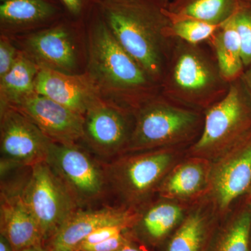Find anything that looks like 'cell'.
I'll use <instances>...</instances> for the list:
<instances>
[{
  "mask_svg": "<svg viewBox=\"0 0 251 251\" xmlns=\"http://www.w3.org/2000/svg\"><path fill=\"white\" fill-rule=\"evenodd\" d=\"M88 20L86 73L102 98L135 113L142 105L161 94L160 86L119 44L98 6Z\"/></svg>",
  "mask_w": 251,
  "mask_h": 251,
  "instance_id": "obj_1",
  "label": "cell"
},
{
  "mask_svg": "<svg viewBox=\"0 0 251 251\" xmlns=\"http://www.w3.org/2000/svg\"><path fill=\"white\" fill-rule=\"evenodd\" d=\"M98 8L119 44L160 86L174 41L166 7L158 0H100Z\"/></svg>",
  "mask_w": 251,
  "mask_h": 251,
  "instance_id": "obj_2",
  "label": "cell"
},
{
  "mask_svg": "<svg viewBox=\"0 0 251 251\" xmlns=\"http://www.w3.org/2000/svg\"><path fill=\"white\" fill-rule=\"evenodd\" d=\"M229 85L206 43L191 44L174 39L160 84L162 95L204 112L224 98Z\"/></svg>",
  "mask_w": 251,
  "mask_h": 251,
  "instance_id": "obj_3",
  "label": "cell"
},
{
  "mask_svg": "<svg viewBox=\"0 0 251 251\" xmlns=\"http://www.w3.org/2000/svg\"><path fill=\"white\" fill-rule=\"evenodd\" d=\"M251 143V92L241 77L230 82L224 98L204 112L201 134L187 153L214 163Z\"/></svg>",
  "mask_w": 251,
  "mask_h": 251,
  "instance_id": "obj_4",
  "label": "cell"
},
{
  "mask_svg": "<svg viewBox=\"0 0 251 251\" xmlns=\"http://www.w3.org/2000/svg\"><path fill=\"white\" fill-rule=\"evenodd\" d=\"M134 115V128L125 153L188 148L199 138L204 125V112L175 103L161 94Z\"/></svg>",
  "mask_w": 251,
  "mask_h": 251,
  "instance_id": "obj_5",
  "label": "cell"
},
{
  "mask_svg": "<svg viewBox=\"0 0 251 251\" xmlns=\"http://www.w3.org/2000/svg\"><path fill=\"white\" fill-rule=\"evenodd\" d=\"M184 148L127 152L104 164L109 188L126 207L137 209L154 192L179 162Z\"/></svg>",
  "mask_w": 251,
  "mask_h": 251,
  "instance_id": "obj_6",
  "label": "cell"
},
{
  "mask_svg": "<svg viewBox=\"0 0 251 251\" xmlns=\"http://www.w3.org/2000/svg\"><path fill=\"white\" fill-rule=\"evenodd\" d=\"M46 162L80 209L103 199L110 189L104 165L77 144L52 142Z\"/></svg>",
  "mask_w": 251,
  "mask_h": 251,
  "instance_id": "obj_7",
  "label": "cell"
},
{
  "mask_svg": "<svg viewBox=\"0 0 251 251\" xmlns=\"http://www.w3.org/2000/svg\"><path fill=\"white\" fill-rule=\"evenodd\" d=\"M22 195L44 242L52 240L63 225L80 208L46 161L30 168Z\"/></svg>",
  "mask_w": 251,
  "mask_h": 251,
  "instance_id": "obj_8",
  "label": "cell"
},
{
  "mask_svg": "<svg viewBox=\"0 0 251 251\" xmlns=\"http://www.w3.org/2000/svg\"><path fill=\"white\" fill-rule=\"evenodd\" d=\"M134 124V112L102 99L84 115L82 140L97 156L112 160L126 152Z\"/></svg>",
  "mask_w": 251,
  "mask_h": 251,
  "instance_id": "obj_9",
  "label": "cell"
},
{
  "mask_svg": "<svg viewBox=\"0 0 251 251\" xmlns=\"http://www.w3.org/2000/svg\"><path fill=\"white\" fill-rule=\"evenodd\" d=\"M1 172L46 161L50 140L27 117L14 108L0 110Z\"/></svg>",
  "mask_w": 251,
  "mask_h": 251,
  "instance_id": "obj_10",
  "label": "cell"
},
{
  "mask_svg": "<svg viewBox=\"0 0 251 251\" xmlns=\"http://www.w3.org/2000/svg\"><path fill=\"white\" fill-rule=\"evenodd\" d=\"M77 22L66 17L25 36L23 50L40 67L75 74L77 54L73 39Z\"/></svg>",
  "mask_w": 251,
  "mask_h": 251,
  "instance_id": "obj_11",
  "label": "cell"
},
{
  "mask_svg": "<svg viewBox=\"0 0 251 251\" xmlns=\"http://www.w3.org/2000/svg\"><path fill=\"white\" fill-rule=\"evenodd\" d=\"M21 112L53 143L77 144L83 136L84 117L34 93L11 107Z\"/></svg>",
  "mask_w": 251,
  "mask_h": 251,
  "instance_id": "obj_12",
  "label": "cell"
},
{
  "mask_svg": "<svg viewBox=\"0 0 251 251\" xmlns=\"http://www.w3.org/2000/svg\"><path fill=\"white\" fill-rule=\"evenodd\" d=\"M36 93L45 96L84 117L86 112L102 99L87 73L67 74L40 67L36 77Z\"/></svg>",
  "mask_w": 251,
  "mask_h": 251,
  "instance_id": "obj_13",
  "label": "cell"
},
{
  "mask_svg": "<svg viewBox=\"0 0 251 251\" xmlns=\"http://www.w3.org/2000/svg\"><path fill=\"white\" fill-rule=\"evenodd\" d=\"M251 186V143L213 163L211 189L219 212L227 211Z\"/></svg>",
  "mask_w": 251,
  "mask_h": 251,
  "instance_id": "obj_14",
  "label": "cell"
},
{
  "mask_svg": "<svg viewBox=\"0 0 251 251\" xmlns=\"http://www.w3.org/2000/svg\"><path fill=\"white\" fill-rule=\"evenodd\" d=\"M137 209L126 207H104L97 209L75 211L63 225L51 240L50 247L75 249L87 236L94 231L118 224L135 226L140 219Z\"/></svg>",
  "mask_w": 251,
  "mask_h": 251,
  "instance_id": "obj_15",
  "label": "cell"
},
{
  "mask_svg": "<svg viewBox=\"0 0 251 251\" xmlns=\"http://www.w3.org/2000/svg\"><path fill=\"white\" fill-rule=\"evenodd\" d=\"M18 191L1 188L0 228L14 251L44 245V238L39 225L31 214L22 195Z\"/></svg>",
  "mask_w": 251,
  "mask_h": 251,
  "instance_id": "obj_16",
  "label": "cell"
},
{
  "mask_svg": "<svg viewBox=\"0 0 251 251\" xmlns=\"http://www.w3.org/2000/svg\"><path fill=\"white\" fill-rule=\"evenodd\" d=\"M64 17L59 0H0L1 32L7 36L43 29Z\"/></svg>",
  "mask_w": 251,
  "mask_h": 251,
  "instance_id": "obj_17",
  "label": "cell"
},
{
  "mask_svg": "<svg viewBox=\"0 0 251 251\" xmlns=\"http://www.w3.org/2000/svg\"><path fill=\"white\" fill-rule=\"evenodd\" d=\"M213 163L189 156L179 162L167 175L157 192L163 199L188 201L210 192Z\"/></svg>",
  "mask_w": 251,
  "mask_h": 251,
  "instance_id": "obj_18",
  "label": "cell"
},
{
  "mask_svg": "<svg viewBox=\"0 0 251 251\" xmlns=\"http://www.w3.org/2000/svg\"><path fill=\"white\" fill-rule=\"evenodd\" d=\"M215 206H198L185 216L166 251H208L216 232Z\"/></svg>",
  "mask_w": 251,
  "mask_h": 251,
  "instance_id": "obj_19",
  "label": "cell"
},
{
  "mask_svg": "<svg viewBox=\"0 0 251 251\" xmlns=\"http://www.w3.org/2000/svg\"><path fill=\"white\" fill-rule=\"evenodd\" d=\"M206 44L212 51L220 72L227 82L230 83L242 77L246 68L240 39L232 17L224 23Z\"/></svg>",
  "mask_w": 251,
  "mask_h": 251,
  "instance_id": "obj_20",
  "label": "cell"
},
{
  "mask_svg": "<svg viewBox=\"0 0 251 251\" xmlns=\"http://www.w3.org/2000/svg\"><path fill=\"white\" fill-rule=\"evenodd\" d=\"M40 67L20 51L14 65L0 79V110L13 107L35 93L36 77Z\"/></svg>",
  "mask_w": 251,
  "mask_h": 251,
  "instance_id": "obj_21",
  "label": "cell"
},
{
  "mask_svg": "<svg viewBox=\"0 0 251 251\" xmlns=\"http://www.w3.org/2000/svg\"><path fill=\"white\" fill-rule=\"evenodd\" d=\"M184 208L174 201L164 199L140 213L138 226L151 244L162 242L182 222L185 217Z\"/></svg>",
  "mask_w": 251,
  "mask_h": 251,
  "instance_id": "obj_22",
  "label": "cell"
},
{
  "mask_svg": "<svg viewBox=\"0 0 251 251\" xmlns=\"http://www.w3.org/2000/svg\"><path fill=\"white\" fill-rule=\"evenodd\" d=\"M248 0H171L166 9L172 14L222 25Z\"/></svg>",
  "mask_w": 251,
  "mask_h": 251,
  "instance_id": "obj_23",
  "label": "cell"
},
{
  "mask_svg": "<svg viewBox=\"0 0 251 251\" xmlns=\"http://www.w3.org/2000/svg\"><path fill=\"white\" fill-rule=\"evenodd\" d=\"M251 209L232 216L213 238L208 251H251Z\"/></svg>",
  "mask_w": 251,
  "mask_h": 251,
  "instance_id": "obj_24",
  "label": "cell"
},
{
  "mask_svg": "<svg viewBox=\"0 0 251 251\" xmlns=\"http://www.w3.org/2000/svg\"><path fill=\"white\" fill-rule=\"evenodd\" d=\"M166 14L171 20L167 29V35L171 39H177L191 44H201L207 42L222 25H214L195 19L183 17L169 12Z\"/></svg>",
  "mask_w": 251,
  "mask_h": 251,
  "instance_id": "obj_25",
  "label": "cell"
},
{
  "mask_svg": "<svg viewBox=\"0 0 251 251\" xmlns=\"http://www.w3.org/2000/svg\"><path fill=\"white\" fill-rule=\"evenodd\" d=\"M240 39L243 62L245 68L251 65V0H248L232 16Z\"/></svg>",
  "mask_w": 251,
  "mask_h": 251,
  "instance_id": "obj_26",
  "label": "cell"
},
{
  "mask_svg": "<svg viewBox=\"0 0 251 251\" xmlns=\"http://www.w3.org/2000/svg\"><path fill=\"white\" fill-rule=\"evenodd\" d=\"M66 17L75 22L88 19L100 0H59Z\"/></svg>",
  "mask_w": 251,
  "mask_h": 251,
  "instance_id": "obj_27",
  "label": "cell"
},
{
  "mask_svg": "<svg viewBox=\"0 0 251 251\" xmlns=\"http://www.w3.org/2000/svg\"><path fill=\"white\" fill-rule=\"evenodd\" d=\"M20 51L10 41L9 36L1 34L0 37V79L9 73L14 65Z\"/></svg>",
  "mask_w": 251,
  "mask_h": 251,
  "instance_id": "obj_28",
  "label": "cell"
},
{
  "mask_svg": "<svg viewBox=\"0 0 251 251\" xmlns=\"http://www.w3.org/2000/svg\"><path fill=\"white\" fill-rule=\"evenodd\" d=\"M134 226L130 224H118L105 226L94 231L90 235L87 236L77 247H85V246L92 245L97 243L103 242L117 234L130 230Z\"/></svg>",
  "mask_w": 251,
  "mask_h": 251,
  "instance_id": "obj_29",
  "label": "cell"
},
{
  "mask_svg": "<svg viewBox=\"0 0 251 251\" xmlns=\"http://www.w3.org/2000/svg\"><path fill=\"white\" fill-rule=\"evenodd\" d=\"M123 232L110 239L85 247H77L75 251H117L132 239L129 232Z\"/></svg>",
  "mask_w": 251,
  "mask_h": 251,
  "instance_id": "obj_30",
  "label": "cell"
},
{
  "mask_svg": "<svg viewBox=\"0 0 251 251\" xmlns=\"http://www.w3.org/2000/svg\"><path fill=\"white\" fill-rule=\"evenodd\" d=\"M117 251H146L144 248L137 244L134 239L132 237L130 241H128L125 245H124L121 249Z\"/></svg>",
  "mask_w": 251,
  "mask_h": 251,
  "instance_id": "obj_31",
  "label": "cell"
},
{
  "mask_svg": "<svg viewBox=\"0 0 251 251\" xmlns=\"http://www.w3.org/2000/svg\"><path fill=\"white\" fill-rule=\"evenodd\" d=\"M0 251H14L9 241L2 235L0 236Z\"/></svg>",
  "mask_w": 251,
  "mask_h": 251,
  "instance_id": "obj_32",
  "label": "cell"
},
{
  "mask_svg": "<svg viewBox=\"0 0 251 251\" xmlns=\"http://www.w3.org/2000/svg\"><path fill=\"white\" fill-rule=\"evenodd\" d=\"M242 77L244 78V81H245L246 83H247L248 87L250 89L251 92V65L246 68Z\"/></svg>",
  "mask_w": 251,
  "mask_h": 251,
  "instance_id": "obj_33",
  "label": "cell"
},
{
  "mask_svg": "<svg viewBox=\"0 0 251 251\" xmlns=\"http://www.w3.org/2000/svg\"><path fill=\"white\" fill-rule=\"evenodd\" d=\"M23 251H49V249H46L44 245L34 246V247L28 248Z\"/></svg>",
  "mask_w": 251,
  "mask_h": 251,
  "instance_id": "obj_34",
  "label": "cell"
},
{
  "mask_svg": "<svg viewBox=\"0 0 251 251\" xmlns=\"http://www.w3.org/2000/svg\"><path fill=\"white\" fill-rule=\"evenodd\" d=\"M49 251H75L74 249L64 247L50 248Z\"/></svg>",
  "mask_w": 251,
  "mask_h": 251,
  "instance_id": "obj_35",
  "label": "cell"
},
{
  "mask_svg": "<svg viewBox=\"0 0 251 251\" xmlns=\"http://www.w3.org/2000/svg\"><path fill=\"white\" fill-rule=\"evenodd\" d=\"M158 1H159L165 7L167 8V6L169 4L170 1H171V0H158Z\"/></svg>",
  "mask_w": 251,
  "mask_h": 251,
  "instance_id": "obj_36",
  "label": "cell"
},
{
  "mask_svg": "<svg viewBox=\"0 0 251 251\" xmlns=\"http://www.w3.org/2000/svg\"><path fill=\"white\" fill-rule=\"evenodd\" d=\"M249 194H250V201H251V186L250 188H249Z\"/></svg>",
  "mask_w": 251,
  "mask_h": 251,
  "instance_id": "obj_37",
  "label": "cell"
},
{
  "mask_svg": "<svg viewBox=\"0 0 251 251\" xmlns=\"http://www.w3.org/2000/svg\"></svg>",
  "mask_w": 251,
  "mask_h": 251,
  "instance_id": "obj_38",
  "label": "cell"
},
{
  "mask_svg": "<svg viewBox=\"0 0 251 251\" xmlns=\"http://www.w3.org/2000/svg\"></svg>",
  "mask_w": 251,
  "mask_h": 251,
  "instance_id": "obj_39",
  "label": "cell"
}]
</instances>
